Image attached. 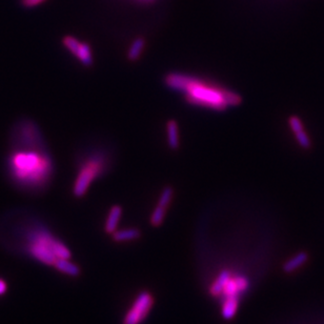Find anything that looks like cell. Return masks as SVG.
I'll use <instances>...</instances> for the list:
<instances>
[{
	"label": "cell",
	"mask_w": 324,
	"mask_h": 324,
	"mask_svg": "<svg viewBox=\"0 0 324 324\" xmlns=\"http://www.w3.org/2000/svg\"><path fill=\"white\" fill-rule=\"evenodd\" d=\"M0 237L10 249L25 254L46 266L57 259H71V251L43 224L26 213H16L5 219Z\"/></svg>",
	"instance_id": "6da1fadb"
},
{
	"label": "cell",
	"mask_w": 324,
	"mask_h": 324,
	"mask_svg": "<svg viewBox=\"0 0 324 324\" xmlns=\"http://www.w3.org/2000/svg\"><path fill=\"white\" fill-rule=\"evenodd\" d=\"M55 161L48 147L10 148L6 172L11 184L27 194L44 193L52 184Z\"/></svg>",
	"instance_id": "7a4b0ae2"
},
{
	"label": "cell",
	"mask_w": 324,
	"mask_h": 324,
	"mask_svg": "<svg viewBox=\"0 0 324 324\" xmlns=\"http://www.w3.org/2000/svg\"><path fill=\"white\" fill-rule=\"evenodd\" d=\"M164 83L168 89L180 94L188 105L195 108L222 113L242 104L239 93L210 78L170 72L165 76Z\"/></svg>",
	"instance_id": "3957f363"
},
{
	"label": "cell",
	"mask_w": 324,
	"mask_h": 324,
	"mask_svg": "<svg viewBox=\"0 0 324 324\" xmlns=\"http://www.w3.org/2000/svg\"><path fill=\"white\" fill-rule=\"evenodd\" d=\"M111 167L112 153L105 148H92L81 154L77 161L72 184L73 196L78 199L85 197L95 182L103 178Z\"/></svg>",
	"instance_id": "277c9868"
},
{
	"label": "cell",
	"mask_w": 324,
	"mask_h": 324,
	"mask_svg": "<svg viewBox=\"0 0 324 324\" xmlns=\"http://www.w3.org/2000/svg\"><path fill=\"white\" fill-rule=\"evenodd\" d=\"M48 147L45 135L33 119L22 118L13 125L10 134V148Z\"/></svg>",
	"instance_id": "5b68a950"
},
{
	"label": "cell",
	"mask_w": 324,
	"mask_h": 324,
	"mask_svg": "<svg viewBox=\"0 0 324 324\" xmlns=\"http://www.w3.org/2000/svg\"><path fill=\"white\" fill-rule=\"evenodd\" d=\"M63 46L81 66L90 68L94 65V53L87 42H83L72 35H67L63 38Z\"/></svg>",
	"instance_id": "8992f818"
},
{
	"label": "cell",
	"mask_w": 324,
	"mask_h": 324,
	"mask_svg": "<svg viewBox=\"0 0 324 324\" xmlns=\"http://www.w3.org/2000/svg\"><path fill=\"white\" fill-rule=\"evenodd\" d=\"M153 306L154 298L150 292L144 291L139 293L133 303V307L125 316L123 324H140L148 317Z\"/></svg>",
	"instance_id": "52a82bcc"
},
{
	"label": "cell",
	"mask_w": 324,
	"mask_h": 324,
	"mask_svg": "<svg viewBox=\"0 0 324 324\" xmlns=\"http://www.w3.org/2000/svg\"><path fill=\"white\" fill-rule=\"evenodd\" d=\"M175 196V191L172 187L168 186L162 189L157 200V205L150 216V225L153 228H159L164 224L168 210L171 207Z\"/></svg>",
	"instance_id": "ba28073f"
},
{
	"label": "cell",
	"mask_w": 324,
	"mask_h": 324,
	"mask_svg": "<svg viewBox=\"0 0 324 324\" xmlns=\"http://www.w3.org/2000/svg\"><path fill=\"white\" fill-rule=\"evenodd\" d=\"M166 140L170 150L177 151L180 148V128L175 119H169L166 124Z\"/></svg>",
	"instance_id": "9c48e42d"
},
{
	"label": "cell",
	"mask_w": 324,
	"mask_h": 324,
	"mask_svg": "<svg viewBox=\"0 0 324 324\" xmlns=\"http://www.w3.org/2000/svg\"><path fill=\"white\" fill-rule=\"evenodd\" d=\"M123 213H124V209L121 206L114 205L113 207H111L107 216L106 224H105V232L107 234L112 235L116 230H118V226L121 220V217H123Z\"/></svg>",
	"instance_id": "30bf717a"
},
{
	"label": "cell",
	"mask_w": 324,
	"mask_h": 324,
	"mask_svg": "<svg viewBox=\"0 0 324 324\" xmlns=\"http://www.w3.org/2000/svg\"><path fill=\"white\" fill-rule=\"evenodd\" d=\"M147 47L146 39L143 37H137L131 43L128 51H127V58L131 63H136L143 57L145 50Z\"/></svg>",
	"instance_id": "8fae6325"
},
{
	"label": "cell",
	"mask_w": 324,
	"mask_h": 324,
	"mask_svg": "<svg viewBox=\"0 0 324 324\" xmlns=\"http://www.w3.org/2000/svg\"><path fill=\"white\" fill-rule=\"evenodd\" d=\"M53 267L56 270H58L60 273L71 276V277H78L81 273V270L77 265L73 263L70 259H66V258L57 259Z\"/></svg>",
	"instance_id": "7c38bea8"
},
{
	"label": "cell",
	"mask_w": 324,
	"mask_h": 324,
	"mask_svg": "<svg viewBox=\"0 0 324 324\" xmlns=\"http://www.w3.org/2000/svg\"><path fill=\"white\" fill-rule=\"evenodd\" d=\"M141 237V232L137 228H130L124 230H116L112 234V239L115 242H128L134 241Z\"/></svg>",
	"instance_id": "4fadbf2b"
},
{
	"label": "cell",
	"mask_w": 324,
	"mask_h": 324,
	"mask_svg": "<svg viewBox=\"0 0 324 324\" xmlns=\"http://www.w3.org/2000/svg\"><path fill=\"white\" fill-rule=\"evenodd\" d=\"M230 279H231V273H230L229 271H227V270L222 271V272L218 275L217 279L214 281L213 285L211 286V288H210V294H211L212 296H215V297L219 296L222 292H224V289H225V287H226V285H227V282H228Z\"/></svg>",
	"instance_id": "5bb4252c"
},
{
	"label": "cell",
	"mask_w": 324,
	"mask_h": 324,
	"mask_svg": "<svg viewBox=\"0 0 324 324\" xmlns=\"http://www.w3.org/2000/svg\"><path fill=\"white\" fill-rule=\"evenodd\" d=\"M308 258L309 256L305 252L297 254L296 256H294L292 259L288 260L285 263V266H283V271H285L286 273H292L296 271L297 269H299L300 267L305 265V263L308 261Z\"/></svg>",
	"instance_id": "9a60e30c"
},
{
	"label": "cell",
	"mask_w": 324,
	"mask_h": 324,
	"mask_svg": "<svg viewBox=\"0 0 324 324\" xmlns=\"http://www.w3.org/2000/svg\"><path fill=\"white\" fill-rule=\"evenodd\" d=\"M238 297H227V300L225 302L224 307H222V317L227 320H231L236 315V312L238 310Z\"/></svg>",
	"instance_id": "2e32d148"
},
{
	"label": "cell",
	"mask_w": 324,
	"mask_h": 324,
	"mask_svg": "<svg viewBox=\"0 0 324 324\" xmlns=\"http://www.w3.org/2000/svg\"><path fill=\"white\" fill-rule=\"evenodd\" d=\"M294 136H295V139L297 140V143L302 149H310L312 147V141L305 130L294 134Z\"/></svg>",
	"instance_id": "e0dca14e"
},
{
	"label": "cell",
	"mask_w": 324,
	"mask_h": 324,
	"mask_svg": "<svg viewBox=\"0 0 324 324\" xmlns=\"http://www.w3.org/2000/svg\"><path fill=\"white\" fill-rule=\"evenodd\" d=\"M224 293L227 297H233V296H237L238 293H239V290H238V286L236 283V280L235 278H231L228 282L227 285L224 289Z\"/></svg>",
	"instance_id": "ac0fdd59"
},
{
	"label": "cell",
	"mask_w": 324,
	"mask_h": 324,
	"mask_svg": "<svg viewBox=\"0 0 324 324\" xmlns=\"http://www.w3.org/2000/svg\"><path fill=\"white\" fill-rule=\"evenodd\" d=\"M289 126L294 134L305 130V126H303L302 120L296 115H293L289 118Z\"/></svg>",
	"instance_id": "d6986e66"
},
{
	"label": "cell",
	"mask_w": 324,
	"mask_h": 324,
	"mask_svg": "<svg viewBox=\"0 0 324 324\" xmlns=\"http://www.w3.org/2000/svg\"><path fill=\"white\" fill-rule=\"evenodd\" d=\"M46 2L47 0H20V4H22V6L27 8V9H32V8H35L39 5L46 3Z\"/></svg>",
	"instance_id": "ffe728a7"
},
{
	"label": "cell",
	"mask_w": 324,
	"mask_h": 324,
	"mask_svg": "<svg viewBox=\"0 0 324 324\" xmlns=\"http://www.w3.org/2000/svg\"><path fill=\"white\" fill-rule=\"evenodd\" d=\"M235 280H236V283H237V286H238L239 292L247 291V289L249 287V281H248L247 278H245V277H236Z\"/></svg>",
	"instance_id": "44dd1931"
},
{
	"label": "cell",
	"mask_w": 324,
	"mask_h": 324,
	"mask_svg": "<svg viewBox=\"0 0 324 324\" xmlns=\"http://www.w3.org/2000/svg\"><path fill=\"white\" fill-rule=\"evenodd\" d=\"M7 289H8V287H7L6 281L3 279H0V296H3L7 292Z\"/></svg>",
	"instance_id": "7402d4cb"
},
{
	"label": "cell",
	"mask_w": 324,
	"mask_h": 324,
	"mask_svg": "<svg viewBox=\"0 0 324 324\" xmlns=\"http://www.w3.org/2000/svg\"><path fill=\"white\" fill-rule=\"evenodd\" d=\"M138 2H141V3H152V2H154V0H138Z\"/></svg>",
	"instance_id": "603a6c76"
}]
</instances>
